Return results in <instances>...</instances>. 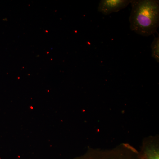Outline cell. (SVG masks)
Masks as SVG:
<instances>
[{
	"mask_svg": "<svg viewBox=\"0 0 159 159\" xmlns=\"http://www.w3.org/2000/svg\"><path fill=\"white\" fill-rule=\"evenodd\" d=\"M130 3L131 30L142 36L154 34L159 26L158 0H131Z\"/></svg>",
	"mask_w": 159,
	"mask_h": 159,
	"instance_id": "obj_1",
	"label": "cell"
},
{
	"mask_svg": "<svg viewBox=\"0 0 159 159\" xmlns=\"http://www.w3.org/2000/svg\"><path fill=\"white\" fill-rule=\"evenodd\" d=\"M75 159H142L139 152L128 145H123L112 150L90 149Z\"/></svg>",
	"mask_w": 159,
	"mask_h": 159,
	"instance_id": "obj_2",
	"label": "cell"
},
{
	"mask_svg": "<svg viewBox=\"0 0 159 159\" xmlns=\"http://www.w3.org/2000/svg\"><path fill=\"white\" fill-rule=\"evenodd\" d=\"M139 155L142 159H159L158 138L149 137L144 140Z\"/></svg>",
	"mask_w": 159,
	"mask_h": 159,
	"instance_id": "obj_3",
	"label": "cell"
},
{
	"mask_svg": "<svg viewBox=\"0 0 159 159\" xmlns=\"http://www.w3.org/2000/svg\"><path fill=\"white\" fill-rule=\"evenodd\" d=\"M131 0H101L97 10L102 14L107 15L125 9Z\"/></svg>",
	"mask_w": 159,
	"mask_h": 159,
	"instance_id": "obj_4",
	"label": "cell"
},
{
	"mask_svg": "<svg viewBox=\"0 0 159 159\" xmlns=\"http://www.w3.org/2000/svg\"><path fill=\"white\" fill-rule=\"evenodd\" d=\"M152 57L159 62V37H155L151 45Z\"/></svg>",
	"mask_w": 159,
	"mask_h": 159,
	"instance_id": "obj_5",
	"label": "cell"
}]
</instances>
